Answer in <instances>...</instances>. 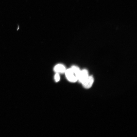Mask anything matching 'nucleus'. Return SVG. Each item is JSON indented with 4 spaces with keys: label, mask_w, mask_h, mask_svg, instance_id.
<instances>
[{
    "label": "nucleus",
    "mask_w": 137,
    "mask_h": 137,
    "mask_svg": "<svg viewBox=\"0 0 137 137\" xmlns=\"http://www.w3.org/2000/svg\"><path fill=\"white\" fill-rule=\"evenodd\" d=\"M54 79L55 81L56 82H58L60 79V76L59 73H56L55 74L54 76Z\"/></svg>",
    "instance_id": "423d86ee"
},
{
    "label": "nucleus",
    "mask_w": 137,
    "mask_h": 137,
    "mask_svg": "<svg viewBox=\"0 0 137 137\" xmlns=\"http://www.w3.org/2000/svg\"><path fill=\"white\" fill-rule=\"evenodd\" d=\"M75 74L77 78L81 70L79 67L76 66H73L71 68Z\"/></svg>",
    "instance_id": "39448f33"
},
{
    "label": "nucleus",
    "mask_w": 137,
    "mask_h": 137,
    "mask_svg": "<svg viewBox=\"0 0 137 137\" xmlns=\"http://www.w3.org/2000/svg\"><path fill=\"white\" fill-rule=\"evenodd\" d=\"M88 72L86 69H84L81 70L78 77V80L82 83L89 76Z\"/></svg>",
    "instance_id": "f03ea898"
},
{
    "label": "nucleus",
    "mask_w": 137,
    "mask_h": 137,
    "mask_svg": "<svg viewBox=\"0 0 137 137\" xmlns=\"http://www.w3.org/2000/svg\"><path fill=\"white\" fill-rule=\"evenodd\" d=\"M65 73L67 79L70 82H74L77 80L76 75L71 68L66 70Z\"/></svg>",
    "instance_id": "f257e3e1"
},
{
    "label": "nucleus",
    "mask_w": 137,
    "mask_h": 137,
    "mask_svg": "<svg viewBox=\"0 0 137 137\" xmlns=\"http://www.w3.org/2000/svg\"><path fill=\"white\" fill-rule=\"evenodd\" d=\"M94 82V79L92 76H89L82 83L83 87L89 89L92 86Z\"/></svg>",
    "instance_id": "7ed1b4c3"
},
{
    "label": "nucleus",
    "mask_w": 137,
    "mask_h": 137,
    "mask_svg": "<svg viewBox=\"0 0 137 137\" xmlns=\"http://www.w3.org/2000/svg\"><path fill=\"white\" fill-rule=\"evenodd\" d=\"M54 70L56 73H63L65 72L66 69L64 65L58 64L54 67Z\"/></svg>",
    "instance_id": "20e7f679"
}]
</instances>
